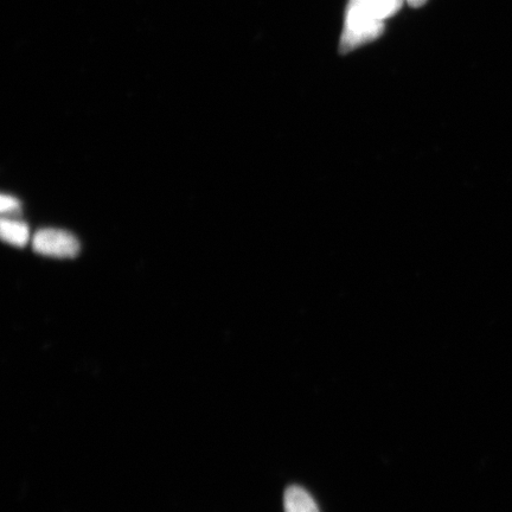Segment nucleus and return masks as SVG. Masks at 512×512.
<instances>
[{"label":"nucleus","instance_id":"nucleus-1","mask_svg":"<svg viewBox=\"0 0 512 512\" xmlns=\"http://www.w3.org/2000/svg\"><path fill=\"white\" fill-rule=\"evenodd\" d=\"M383 30V21L376 16L371 0H350L339 51L341 54H348L379 38Z\"/></svg>","mask_w":512,"mask_h":512},{"label":"nucleus","instance_id":"nucleus-2","mask_svg":"<svg viewBox=\"0 0 512 512\" xmlns=\"http://www.w3.org/2000/svg\"><path fill=\"white\" fill-rule=\"evenodd\" d=\"M32 248L38 254L53 258H74L80 252V242L64 230L47 228L35 234Z\"/></svg>","mask_w":512,"mask_h":512},{"label":"nucleus","instance_id":"nucleus-3","mask_svg":"<svg viewBox=\"0 0 512 512\" xmlns=\"http://www.w3.org/2000/svg\"><path fill=\"white\" fill-rule=\"evenodd\" d=\"M285 512H320L313 497L302 486L292 485L285 491Z\"/></svg>","mask_w":512,"mask_h":512},{"label":"nucleus","instance_id":"nucleus-4","mask_svg":"<svg viewBox=\"0 0 512 512\" xmlns=\"http://www.w3.org/2000/svg\"><path fill=\"white\" fill-rule=\"evenodd\" d=\"M0 234L5 242L10 243L17 247H23L27 245L29 241V227L27 224L9 220L4 217L2 224H0Z\"/></svg>","mask_w":512,"mask_h":512},{"label":"nucleus","instance_id":"nucleus-5","mask_svg":"<svg viewBox=\"0 0 512 512\" xmlns=\"http://www.w3.org/2000/svg\"><path fill=\"white\" fill-rule=\"evenodd\" d=\"M405 2L406 0H371L376 16L383 22L398 14Z\"/></svg>","mask_w":512,"mask_h":512},{"label":"nucleus","instance_id":"nucleus-6","mask_svg":"<svg viewBox=\"0 0 512 512\" xmlns=\"http://www.w3.org/2000/svg\"><path fill=\"white\" fill-rule=\"evenodd\" d=\"M19 209H21V203H19L17 198L6 195L0 197V211L3 214L16 213Z\"/></svg>","mask_w":512,"mask_h":512},{"label":"nucleus","instance_id":"nucleus-7","mask_svg":"<svg viewBox=\"0 0 512 512\" xmlns=\"http://www.w3.org/2000/svg\"><path fill=\"white\" fill-rule=\"evenodd\" d=\"M407 2L412 8H421L422 5L427 3V0H407Z\"/></svg>","mask_w":512,"mask_h":512}]
</instances>
